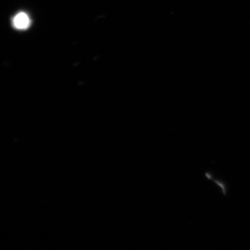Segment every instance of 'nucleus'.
Instances as JSON below:
<instances>
[{
    "label": "nucleus",
    "mask_w": 250,
    "mask_h": 250,
    "mask_svg": "<svg viewBox=\"0 0 250 250\" xmlns=\"http://www.w3.org/2000/svg\"><path fill=\"white\" fill-rule=\"evenodd\" d=\"M13 24L16 29L24 30V29H27L29 27L31 21L27 14L21 12L15 16L13 20Z\"/></svg>",
    "instance_id": "obj_1"
}]
</instances>
